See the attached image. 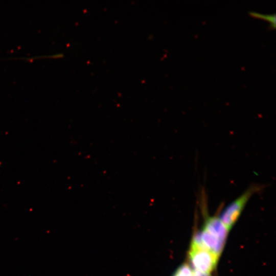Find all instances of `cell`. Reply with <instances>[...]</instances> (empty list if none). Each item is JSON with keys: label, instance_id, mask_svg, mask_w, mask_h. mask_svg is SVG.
<instances>
[{"label": "cell", "instance_id": "1", "mask_svg": "<svg viewBox=\"0 0 276 276\" xmlns=\"http://www.w3.org/2000/svg\"><path fill=\"white\" fill-rule=\"evenodd\" d=\"M264 187V185L261 184L250 185L224 208L219 218L229 231L238 219L250 198L254 194L261 192Z\"/></svg>", "mask_w": 276, "mask_h": 276}, {"label": "cell", "instance_id": "2", "mask_svg": "<svg viewBox=\"0 0 276 276\" xmlns=\"http://www.w3.org/2000/svg\"><path fill=\"white\" fill-rule=\"evenodd\" d=\"M189 258L193 270L211 274L219 258L210 251L191 244Z\"/></svg>", "mask_w": 276, "mask_h": 276}, {"label": "cell", "instance_id": "3", "mask_svg": "<svg viewBox=\"0 0 276 276\" xmlns=\"http://www.w3.org/2000/svg\"><path fill=\"white\" fill-rule=\"evenodd\" d=\"M205 220L202 229L226 241L229 230L221 221L219 217L209 216L206 213Z\"/></svg>", "mask_w": 276, "mask_h": 276}, {"label": "cell", "instance_id": "4", "mask_svg": "<svg viewBox=\"0 0 276 276\" xmlns=\"http://www.w3.org/2000/svg\"><path fill=\"white\" fill-rule=\"evenodd\" d=\"M249 14L252 17L260 18L265 19L270 22L271 28L275 29V14H263L258 12L250 11Z\"/></svg>", "mask_w": 276, "mask_h": 276}, {"label": "cell", "instance_id": "5", "mask_svg": "<svg viewBox=\"0 0 276 276\" xmlns=\"http://www.w3.org/2000/svg\"><path fill=\"white\" fill-rule=\"evenodd\" d=\"M193 270L191 266L187 263L180 265L173 276H193Z\"/></svg>", "mask_w": 276, "mask_h": 276}, {"label": "cell", "instance_id": "6", "mask_svg": "<svg viewBox=\"0 0 276 276\" xmlns=\"http://www.w3.org/2000/svg\"><path fill=\"white\" fill-rule=\"evenodd\" d=\"M193 270V276H211V274L202 272L197 270Z\"/></svg>", "mask_w": 276, "mask_h": 276}]
</instances>
